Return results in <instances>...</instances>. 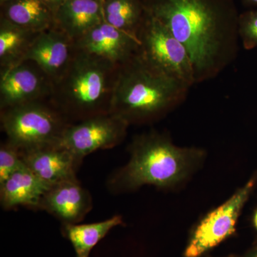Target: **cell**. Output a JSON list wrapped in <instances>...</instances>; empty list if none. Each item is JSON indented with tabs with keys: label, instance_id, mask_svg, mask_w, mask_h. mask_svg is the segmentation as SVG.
Segmentation results:
<instances>
[{
	"label": "cell",
	"instance_id": "1",
	"mask_svg": "<svg viewBox=\"0 0 257 257\" xmlns=\"http://www.w3.org/2000/svg\"><path fill=\"white\" fill-rule=\"evenodd\" d=\"M187 47L196 84L215 78L238 56L240 13L234 0H143Z\"/></svg>",
	"mask_w": 257,
	"mask_h": 257
},
{
	"label": "cell",
	"instance_id": "2",
	"mask_svg": "<svg viewBox=\"0 0 257 257\" xmlns=\"http://www.w3.org/2000/svg\"><path fill=\"white\" fill-rule=\"evenodd\" d=\"M190 87L138 52L118 69L110 113L130 125L152 122L180 105Z\"/></svg>",
	"mask_w": 257,
	"mask_h": 257
},
{
	"label": "cell",
	"instance_id": "3",
	"mask_svg": "<svg viewBox=\"0 0 257 257\" xmlns=\"http://www.w3.org/2000/svg\"><path fill=\"white\" fill-rule=\"evenodd\" d=\"M130 152V162L111 179V189L128 191L144 185L172 188L190 177L205 157L204 150L176 146L170 137L157 132L135 137Z\"/></svg>",
	"mask_w": 257,
	"mask_h": 257
},
{
	"label": "cell",
	"instance_id": "4",
	"mask_svg": "<svg viewBox=\"0 0 257 257\" xmlns=\"http://www.w3.org/2000/svg\"><path fill=\"white\" fill-rule=\"evenodd\" d=\"M119 67L76 49L49 100L70 124L109 114Z\"/></svg>",
	"mask_w": 257,
	"mask_h": 257
},
{
	"label": "cell",
	"instance_id": "5",
	"mask_svg": "<svg viewBox=\"0 0 257 257\" xmlns=\"http://www.w3.org/2000/svg\"><path fill=\"white\" fill-rule=\"evenodd\" d=\"M2 130L21 151L57 143L70 124L49 99L0 110Z\"/></svg>",
	"mask_w": 257,
	"mask_h": 257
},
{
	"label": "cell",
	"instance_id": "6",
	"mask_svg": "<svg viewBox=\"0 0 257 257\" xmlns=\"http://www.w3.org/2000/svg\"><path fill=\"white\" fill-rule=\"evenodd\" d=\"M137 37L139 54L149 63L191 87L196 84L192 59L187 47L147 12Z\"/></svg>",
	"mask_w": 257,
	"mask_h": 257
},
{
	"label": "cell",
	"instance_id": "7",
	"mask_svg": "<svg viewBox=\"0 0 257 257\" xmlns=\"http://www.w3.org/2000/svg\"><path fill=\"white\" fill-rule=\"evenodd\" d=\"M257 183V172L221 205L201 220L184 251L185 257H199L234 234L240 214Z\"/></svg>",
	"mask_w": 257,
	"mask_h": 257
},
{
	"label": "cell",
	"instance_id": "8",
	"mask_svg": "<svg viewBox=\"0 0 257 257\" xmlns=\"http://www.w3.org/2000/svg\"><path fill=\"white\" fill-rule=\"evenodd\" d=\"M128 126L124 119L111 113L98 115L69 124L57 143L82 162L92 152L121 143Z\"/></svg>",
	"mask_w": 257,
	"mask_h": 257
},
{
	"label": "cell",
	"instance_id": "9",
	"mask_svg": "<svg viewBox=\"0 0 257 257\" xmlns=\"http://www.w3.org/2000/svg\"><path fill=\"white\" fill-rule=\"evenodd\" d=\"M52 82L32 61L0 70V110L50 99Z\"/></svg>",
	"mask_w": 257,
	"mask_h": 257
},
{
	"label": "cell",
	"instance_id": "10",
	"mask_svg": "<svg viewBox=\"0 0 257 257\" xmlns=\"http://www.w3.org/2000/svg\"><path fill=\"white\" fill-rule=\"evenodd\" d=\"M77 50L120 67L139 51L138 37L103 21L74 42Z\"/></svg>",
	"mask_w": 257,
	"mask_h": 257
},
{
	"label": "cell",
	"instance_id": "11",
	"mask_svg": "<svg viewBox=\"0 0 257 257\" xmlns=\"http://www.w3.org/2000/svg\"><path fill=\"white\" fill-rule=\"evenodd\" d=\"M75 50L74 40L54 27L39 34L24 62L36 63L53 84L68 67Z\"/></svg>",
	"mask_w": 257,
	"mask_h": 257
},
{
	"label": "cell",
	"instance_id": "12",
	"mask_svg": "<svg viewBox=\"0 0 257 257\" xmlns=\"http://www.w3.org/2000/svg\"><path fill=\"white\" fill-rule=\"evenodd\" d=\"M92 207V198L77 177L52 186L39 209L58 218L63 224H78Z\"/></svg>",
	"mask_w": 257,
	"mask_h": 257
},
{
	"label": "cell",
	"instance_id": "13",
	"mask_svg": "<svg viewBox=\"0 0 257 257\" xmlns=\"http://www.w3.org/2000/svg\"><path fill=\"white\" fill-rule=\"evenodd\" d=\"M20 152L25 166L50 187L75 177L82 163L57 143Z\"/></svg>",
	"mask_w": 257,
	"mask_h": 257
},
{
	"label": "cell",
	"instance_id": "14",
	"mask_svg": "<svg viewBox=\"0 0 257 257\" xmlns=\"http://www.w3.org/2000/svg\"><path fill=\"white\" fill-rule=\"evenodd\" d=\"M55 27L74 42L104 20L101 0H67L55 12Z\"/></svg>",
	"mask_w": 257,
	"mask_h": 257
},
{
	"label": "cell",
	"instance_id": "15",
	"mask_svg": "<svg viewBox=\"0 0 257 257\" xmlns=\"http://www.w3.org/2000/svg\"><path fill=\"white\" fill-rule=\"evenodd\" d=\"M50 187L25 165L0 184L2 206L5 209L19 206L39 209L42 198Z\"/></svg>",
	"mask_w": 257,
	"mask_h": 257
},
{
	"label": "cell",
	"instance_id": "16",
	"mask_svg": "<svg viewBox=\"0 0 257 257\" xmlns=\"http://www.w3.org/2000/svg\"><path fill=\"white\" fill-rule=\"evenodd\" d=\"M0 7V18L20 28L41 32L55 27V13L43 0H8Z\"/></svg>",
	"mask_w": 257,
	"mask_h": 257
},
{
	"label": "cell",
	"instance_id": "17",
	"mask_svg": "<svg viewBox=\"0 0 257 257\" xmlns=\"http://www.w3.org/2000/svg\"><path fill=\"white\" fill-rule=\"evenodd\" d=\"M40 33L20 28L0 18V70L23 63Z\"/></svg>",
	"mask_w": 257,
	"mask_h": 257
},
{
	"label": "cell",
	"instance_id": "18",
	"mask_svg": "<svg viewBox=\"0 0 257 257\" xmlns=\"http://www.w3.org/2000/svg\"><path fill=\"white\" fill-rule=\"evenodd\" d=\"M122 224V217L116 215L92 224H63L62 232L73 246L77 257H89L92 248L111 229Z\"/></svg>",
	"mask_w": 257,
	"mask_h": 257
},
{
	"label": "cell",
	"instance_id": "19",
	"mask_svg": "<svg viewBox=\"0 0 257 257\" xmlns=\"http://www.w3.org/2000/svg\"><path fill=\"white\" fill-rule=\"evenodd\" d=\"M101 3L106 23L133 36H138L146 13L143 0H101Z\"/></svg>",
	"mask_w": 257,
	"mask_h": 257
},
{
	"label": "cell",
	"instance_id": "20",
	"mask_svg": "<svg viewBox=\"0 0 257 257\" xmlns=\"http://www.w3.org/2000/svg\"><path fill=\"white\" fill-rule=\"evenodd\" d=\"M238 32L245 50L257 48V9H249L240 13Z\"/></svg>",
	"mask_w": 257,
	"mask_h": 257
},
{
	"label": "cell",
	"instance_id": "21",
	"mask_svg": "<svg viewBox=\"0 0 257 257\" xmlns=\"http://www.w3.org/2000/svg\"><path fill=\"white\" fill-rule=\"evenodd\" d=\"M25 165L20 149L7 140L0 147V184Z\"/></svg>",
	"mask_w": 257,
	"mask_h": 257
},
{
	"label": "cell",
	"instance_id": "22",
	"mask_svg": "<svg viewBox=\"0 0 257 257\" xmlns=\"http://www.w3.org/2000/svg\"><path fill=\"white\" fill-rule=\"evenodd\" d=\"M45 3L49 7L53 10L54 13L63 4V3H65L67 0H43Z\"/></svg>",
	"mask_w": 257,
	"mask_h": 257
},
{
	"label": "cell",
	"instance_id": "23",
	"mask_svg": "<svg viewBox=\"0 0 257 257\" xmlns=\"http://www.w3.org/2000/svg\"><path fill=\"white\" fill-rule=\"evenodd\" d=\"M241 2L248 9H257V0H241Z\"/></svg>",
	"mask_w": 257,
	"mask_h": 257
},
{
	"label": "cell",
	"instance_id": "24",
	"mask_svg": "<svg viewBox=\"0 0 257 257\" xmlns=\"http://www.w3.org/2000/svg\"><path fill=\"white\" fill-rule=\"evenodd\" d=\"M253 224H254L255 227L257 229V210L255 212L254 216H253Z\"/></svg>",
	"mask_w": 257,
	"mask_h": 257
},
{
	"label": "cell",
	"instance_id": "25",
	"mask_svg": "<svg viewBox=\"0 0 257 257\" xmlns=\"http://www.w3.org/2000/svg\"><path fill=\"white\" fill-rule=\"evenodd\" d=\"M248 257H257V249L253 251L252 253H250Z\"/></svg>",
	"mask_w": 257,
	"mask_h": 257
},
{
	"label": "cell",
	"instance_id": "26",
	"mask_svg": "<svg viewBox=\"0 0 257 257\" xmlns=\"http://www.w3.org/2000/svg\"><path fill=\"white\" fill-rule=\"evenodd\" d=\"M7 1H8V0H0V5L3 4V3Z\"/></svg>",
	"mask_w": 257,
	"mask_h": 257
},
{
	"label": "cell",
	"instance_id": "27",
	"mask_svg": "<svg viewBox=\"0 0 257 257\" xmlns=\"http://www.w3.org/2000/svg\"><path fill=\"white\" fill-rule=\"evenodd\" d=\"M229 257H234V256H229Z\"/></svg>",
	"mask_w": 257,
	"mask_h": 257
}]
</instances>
